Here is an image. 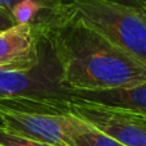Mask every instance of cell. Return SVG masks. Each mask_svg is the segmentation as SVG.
<instances>
[{
  "mask_svg": "<svg viewBox=\"0 0 146 146\" xmlns=\"http://www.w3.org/2000/svg\"><path fill=\"white\" fill-rule=\"evenodd\" d=\"M59 71V83L69 91H109L146 82V66L108 37L73 17L51 12L40 26Z\"/></svg>",
  "mask_w": 146,
  "mask_h": 146,
  "instance_id": "1",
  "label": "cell"
},
{
  "mask_svg": "<svg viewBox=\"0 0 146 146\" xmlns=\"http://www.w3.org/2000/svg\"><path fill=\"white\" fill-rule=\"evenodd\" d=\"M53 13L85 22L146 66V13L105 0H77Z\"/></svg>",
  "mask_w": 146,
  "mask_h": 146,
  "instance_id": "2",
  "label": "cell"
},
{
  "mask_svg": "<svg viewBox=\"0 0 146 146\" xmlns=\"http://www.w3.org/2000/svg\"><path fill=\"white\" fill-rule=\"evenodd\" d=\"M60 114H72L126 146H146V115L69 96L59 100Z\"/></svg>",
  "mask_w": 146,
  "mask_h": 146,
  "instance_id": "3",
  "label": "cell"
},
{
  "mask_svg": "<svg viewBox=\"0 0 146 146\" xmlns=\"http://www.w3.org/2000/svg\"><path fill=\"white\" fill-rule=\"evenodd\" d=\"M0 124L21 136L53 146H69L67 114H50L36 109L28 96L0 99Z\"/></svg>",
  "mask_w": 146,
  "mask_h": 146,
  "instance_id": "4",
  "label": "cell"
},
{
  "mask_svg": "<svg viewBox=\"0 0 146 146\" xmlns=\"http://www.w3.org/2000/svg\"><path fill=\"white\" fill-rule=\"evenodd\" d=\"M45 45L40 26L25 23L0 32V71L32 72L41 64Z\"/></svg>",
  "mask_w": 146,
  "mask_h": 146,
  "instance_id": "5",
  "label": "cell"
},
{
  "mask_svg": "<svg viewBox=\"0 0 146 146\" xmlns=\"http://www.w3.org/2000/svg\"><path fill=\"white\" fill-rule=\"evenodd\" d=\"M15 96L69 99L67 88L59 83V74L35 69L32 72L0 71V99Z\"/></svg>",
  "mask_w": 146,
  "mask_h": 146,
  "instance_id": "6",
  "label": "cell"
},
{
  "mask_svg": "<svg viewBox=\"0 0 146 146\" xmlns=\"http://www.w3.org/2000/svg\"><path fill=\"white\" fill-rule=\"evenodd\" d=\"M69 96L146 115V82L109 91H69Z\"/></svg>",
  "mask_w": 146,
  "mask_h": 146,
  "instance_id": "7",
  "label": "cell"
},
{
  "mask_svg": "<svg viewBox=\"0 0 146 146\" xmlns=\"http://www.w3.org/2000/svg\"><path fill=\"white\" fill-rule=\"evenodd\" d=\"M66 129L69 146H126L72 114H67Z\"/></svg>",
  "mask_w": 146,
  "mask_h": 146,
  "instance_id": "8",
  "label": "cell"
},
{
  "mask_svg": "<svg viewBox=\"0 0 146 146\" xmlns=\"http://www.w3.org/2000/svg\"><path fill=\"white\" fill-rule=\"evenodd\" d=\"M0 145L1 146H53L9 131L0 124Z\"/></svg>",
  "mask_w": 146,
  "mask_h": 146,
  "instance_id": "9",
  "label": "cell"
},
{
  "mask_svg": "<svg viewBox=\"0 0 146 146\" xmlns=\"http://www.w3.org/2000/svg\"><path fill=\"white\" fill-rule=\"evenodd\" d=\"M42 1L50 12H54V10L59 9V8L71 5L72 3L77 1V0H42ZM105 1L115 3V4H121L124 5V7L136 8V9L142 10V12L146 13V0H105Z\"/></svg>",
  "mask_w": 146,
  "mask_h": 146,
  "instance_id": "10",
  "label": "cell"
},
{
  "mask_svg": "<svg viewBox=\"0 0 146 146\" xmlns=\"http://www.w3.org/2000/svg\"><path fill=\"white\" fill-rule=\"evenodd\" d=\"M17 25L18 23L15 22L12 13L8 9H5V8L0 7V32L9 30V28L14 27Z\"/></svg>",
  "mask_w": 146,
  "mask_h": 146,
  "instance_id": "11",
  "label": "cell"
},
{
  "mask_svg": "<svg viewBox=\"0 0 146 146\" xmlns=\"http://www.w3.org/2000/svg\"><path fill=\"white\" fill-rule=\"evenodd\" d=\"M23 1H26V0H0V7L5 8V9H8L10 13H12V10L14 9V8L17 7L18 4H21V3H23ZM35 1H38L40 4H42L44 7H45V4H44L42 0H35ZM46 9H48V8H46Z\"/></svg>",
  "mask_w": 146,
  "mask_h": 146,
  "instance_id": "12",
  "label": "cell"
},
{
  "mask_svg": "<svg viewBox=\"0 0 146 146\" xmlns=\"http://www.w3.org/2000/svg\"><path fill=\"white\" fill-rule=\"evenodd\" d=\"M0 146H1V145H0Z\"/></svg>",
  "mask_w": 146,
  "mask_h": 146,
  "instance_id": "13",
  "label": "cell"
}]
</instances>
